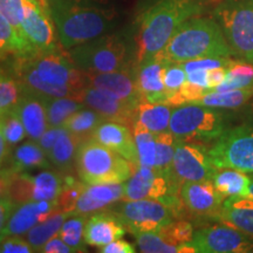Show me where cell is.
Wrapping results in <instances>:
<instances>
[{
	"instance_id": "cell-1",
	"label": "cell",
	"mask_w": 253,
	"mask_h": 253,
	"mask_svg": "<svg viewBox=\"0 0 253 253\" xmlns=\"http://www.w3.org/2000/svg\"><path fill=\"white\" fill-rule=\"evenodd\" d=\"M47 6L66 49L103 36L115 23L116 12L103 0H47Z\"/></svg>"
},
{
	"instance_id": "cell-2",
	"label": "cell",
	"mask_w": 253,
	"mask_h": 253,
	"mask_svg": "<svg viewBox=\"0 0 253 253\" xmlns=\"http://www.w3.org/2000/svg\"><path fill=\"white\" fill-rule=\"evenodd\" d=\"M201 9L196 0H156L141 14L136 62L162 52L178 27Z\"/></svg>"
},
{
	"instance_id": "cell-3",
	"label": "cell",
	"mask_w": 253,
	"mask_h": 253,
	"mask_svg": "<svg viewBox=\"0 0 253 253\" xmlns=\"http://www.w3.org/2000/svg\"><path fill=\"white\" fill-rule=\"evenodd\" d=\"M160 53L168 61L178 63L201 58L233 56L218 21L197 15L183 23Z\"/></svg>"
},
{
	"instance_id": "cell-4",
	"label": "cell",
	"mask_w": 253,
	"mask_h": 253,
	"mask_svg": "<svg viewBox=\"0 0 253 253\" xmlns=\"http://www.w3.org/2000/svg\"><path fill=\"white\" fill-rule=\"evenodd\" d=\"M136 167L93 137L81 142L78 148V172L87 184L125 183Z\"/></svg>"
},
{
	"instance_id": "cell-5",
	"label": "cell",
	"mask_w": 253,
	"mask_h": 253,
	"mask_svg": "<svg viewBox=\"0 0 253 253\" xmlns=\"http://www.w3.org/2000/svg\"><path fill=\"white\" fill-rule=\"evenodd\" d=\"M226 130L225 115L214 108L185 103L172 109L169 131L179 140L209 143Z\"/></svg>"
},
{
	"instance_id": "cell-6",
	"label": "cell",
	"mask_w": 253,
	"mask_h": 253,
	"mask_svg": "<svg viewBox=\"0 0 253 253\" xmlns=\"http://www.w3.org/2000/svg\"><path fill=\"white\" fill-rule=\"evenodd\" d=\"M75 66L86 73H109L128 69L126 41L118 34H103L68 49Z\"/></svg>"
},
{
	"instance_id": "cell-7",
	"label": "cell",
	"mask_w": 253,
	"mask_h": 253,
	"mask_svg": "<svg viewBox=\"0 0 253 253\" xmlns=\"http://www.w3.org/2000/svg\"><path fill=\"white\" fill-rule=\"evenodd\" d=\"M214 15L233 56L253 63V0H223Z\"/></svg>"
},
{
	"instance_id": "cell-8",
	"label": "cell",
	"mask_w": 253,
	"mask_h": 253,
	"mask_svg": "<svg viewBox=\"0 0 253 253\" xmlns=\"http://www.w3.org/2000/svg\"><path fill=\"white\" fill-rule=\"evenodd\" d=\"M218 169L231 168L253 173V126L249 125L227 129L209 149Z\"/></svg>"
},
{
	"instance_id": "cell-9",
	"label": "cell",
	"mask_w": 253,
	"mask_h": 253,
	"mask_svg": "<svg viewBox=\"0 0 253 253\" xmlns=\"http://www.w3.org/2000/svg\"><path fill=\"white\" fill-rule=\"evenodd\" d=\"M217 170L203 144L177 138L172 160V173L177 182L212 181Z\"/></svg>"
},
{
	"instance_id": "cell-10",
	"label": "cell",
	"mask_w": 253,
	"mask_h": 253,
	"mask_svg": "<svg viewBox=\"0 0 253 253\" xmlns=\"http://www.w3.org/2000/svg\"><path fill=\"white\" fill-rule=\"evenodd\" d=\"M36 71L43 81L56 86H66L84 90L87 84L86 73L79 69L68 54L58 52L38 53L30 58H21Z\"/></svg>"
},
{
	"instance_id": "cell-11",
	"label": "cell",
	"mask_w": 253,
	"mask_h": 253,
	"mask_svg": "<svg viewBox=\"0 0 253 253\" xmlns=\"http://www.w3.org/2000/svg\"><path fill=\"white\" fill-rule=\"evenodd\" d=\"M118 217L132 233L160 231L173 221L175 213L158 199L126 201L119 209Z\"/></svg>"
},
{
	"instance_id": "cell-12",
	"label": "cell",
	"mask_w": 253,
	"mask_h": 253,
	"mask_svg": "<svg viewBox=\"0 0 253 253\" xmlns=\"http://www.w3.org/2000/svg\"><path fill=\"white\" fill-rule=\"evenodd\" d=\"M188 244L198 253H246L253 251L248 233L227 225H212L195 231Z\"/></svg>"
},
{
	"instance_id": "cell-13",
	"label": "cell",
	"mask_w": 253,
	"mask_h": 253,
	"mask_svg": "<svg viewBox=\"0 0 253 253\" xmlns=\"http://www.w3.org/2000/svg\"><path fill=\"white\" fill-rule=\"evenodd\" d=\"M7 194L15 203L30 201H56L63 188V179L53 171H41L37 175L11 173Z\"/></svg>"
},
{
	"instance_id": "cell-14",
	"label": "cell",
	"mask_w": 253,
	"mask_h": 253,
	"mask_svg": "<svg viewBox=\"0 0 253 253\" xmlns=\"http://www.w3.org/2000/svg\"><path fill=\"white\" fill-rule=\"evenodd\" d=\"M23 31L36 54L56 49V28L43 0H25Z\"/></svg>"
},
{
	"instance_id": "cell-15",
	"label": "cell",
	"mask_w": 253,
	"mask_h": 253,
	"mask_svg": "<svg viewBox=\"0 0 253 253\" xmlns=\"http://www.w3.org/2000/svg\"><path fill=\"white\" fill-rule=\"evenodd\" d=\"M177 183L154 168L137 166L125 182V201L160 199L163 196L177 194Z\"/></svg>"
},
{
	"instance_id": "cell-16",
	"label": "cell",
	"mask_w": 253,
	"mask_h": 253,
	"mask_svg": "<svg viewBox=\"0 0 253 253\" xmlns=\"http://www.w3.org/2000/svg\"><path fill=\"white\" fill-rule=\"evenodd\" d=\"M169 62L158 53L137 63L135 75L142 100L151 103H167L169 94L164 87L163 69Z\"/></svg>"
},
{
	"instance_id": "cell-17",
	"label": "cell",
	"mask_w": 253,
	"mask_h": 253,
	"mask_svg": "<svg viewBox=\"0 0 253 253\" xmlns=\"http://www.w3.org/2000/svg\"><path fill=\"white\" fill-rule=\"evenodd\" d=\"M86 73V72H84ZM87 84L112 94L137 107L142 100L134 71H116L109 73H86Z\"/></svg>"
},
{
	"instance_id": "cell-18",
	"label": "cell",
	"mask_w": 253,
	"mask_h": 253,
	"mask_svg": "<svg viewBox=\"0 0 253 253\" xmlns=\"http://www.w3.org/2000/svg\"><path fill=\"white\" fill-rule=\"evenodd\" d=\"M82 102L108 121L123 123L129 128L134 126L137 107L130 102L90 86L84 89Z\"/></svg>"
},
{
	"instance_id": "cell-19",
	"label": "cell",
	"mask_w": 253,
	"mask_h": 253,
	"mask_svg": "<svg viewBox=\"0 0 253 253\" xmlns=\"http://www.w3.org/2000/svg\"><path fill=\"white\" fill-rule=\"evenodd\" d=\"M184 207L196 214H216L226 197L218 191L212 181L184 182L179 189Z\"/></svg>"
},
{
	"instance_id": "cell-20",
	"label": "cell",
	"mask_w": 253,
	"mask_h": 253,
	"mask_svg": "<svg viewBox=\"0 0 253 253\" xmlns=\"http://www.w3.org/2000/svg\"><path fill=\"white\" fill-rule=\"evenodd\" d=\"M91 136L101 144L121 155L126 161L138 166L134 134L128 126L120 122L103 121Z\"/></svg>"
},
{
	"instance_id": "cell-21",
	"label": "cell",
	"mask_w": 253,
	"mask_h": 253,
	"mask_svg": "<svg viewBox=\"0 0 253 253\" xmlns=\"http://www.w3.org/2000/svg\"><path fill=\"white\" fill-rule=\"evenodd\" d=\"M13 109L23 122L27 136L32 141L39 140L43 132L49 128L42 95L25 89L24 87L21 99Z\"/></svg>"
},
{
	"instance_id": "cell-22",
	"label": "cell",
	"mask_w": 253,
	"mask_h": 253,
	"mask_svg": "<svg viewBox=\"0 0 253 253\" xmlns=\"http://www.w3.org/2000/svg\"><path fill=\"white\" fill-rule=\"evenodd\" d=\"M125 197L123 183L87 184L84 183L81 195L75 204L73 216L87 214L106 209Z\"/></svg>"
},
{
	"instance_id": "cell-23",
	"label": "cell",
	"mask_w": 253,
	"mask_h": 253,
	"mask_svg": "<svg viewBox=\"0 0 253 253\" xmlns=\"http://www.w3.org/2000/svg\"><path fill=\"white\" fill-rule=\"evenodd\" d=\"M126 230L118 214L97 213L91 216L84 225V239L87 245L102 248L114 240L122 238Z\"/></svg>"
},
{
	"instance_id": "cell-24",
	"label": "cell",
	"mask_w": 253,
	"mask_h": 253,
	"mask_svg": "<svg viewBox=\"0 0 253 253\" xmlns=\"http://www.w3.org/2000/svg\"><path fill=\"white\" fill-rule=\"evenodd\" d=\"M216 216L224 224L253 237V198L248 196L226 197Z\"/></svg>"
},
{
	"instance_id": "cell-25",
	"label": "cell",
	"mask_w": 253,
	"mask_h": 253,
	"mask_svg": "<svg viewBox=\"0 0 253 253\" xmlns=\"http://www.w3.org/2000/svg\"><path fill=\"white\" fill-rule=\"evenodd\" d=\"M172 107L164 103L141 101L136 109L135 123H138L154 134L169 130Z\"/></svg>"
},
{
	"instance_id": "cell-26",
	"label": "cell",
	"mask_w": 253,
	"mask_h": 253,
	"mask_svg": "<svg viewBox=\"0 0 253 253\" xmlns=\"http://www.w3.org/2000/svg\"><path fill=\"white\" fill-rule=\"evenodd\" d=\"M40 221H43V218L38 209L37 201L21 203L18 208L14 209L9 217L7 225L5 227V238L8 236H21L27 233Z\"/></svg>"
},
{
	"instance_id": "cell-27",
	"label": "cell",
	"mask_w": 253,
	"mask_h": 253,
	"mask_svg": "<svg viewBox=\"0 0 253 253\" xmlns=\"http://www.w3.org/2000/svg\"><path fill=\"white\" fill-rule=\"evenodd\" d=\"M253 97V89L211 90L195 101V104L214 109H237L245 106Z\"/></svg>"
},
{
	"instance_id": "cell-28",
	"label": "cell",
	"mask_w": 253,
	"mask_h": 253,
	"mask_svg": "<svg viewBox=\"0 0 253 253\" xmlns=\"http://www.w3.org/2000/svg\"><path fill=\"white\" fill-rule=\"evenodd\" d=\"M251 179L252 177L246 175V172L231 168H223L218 169L214 173L212 183L221 195L231 197V196H245Z\"/></svg>"
},
{
	"instance_id": "cell-29",
	"label": "cell",
	"mask_w": 253,
	"mask_h": 253,
	"mask_svg": "<svg viewBox=\"0 0 253 253\" xmlns=\"http://www.w3.org/2000/svg\"><path fill=\"white\" fill-rule=\"evenodd\" d=\"M46 153L40 145L33 142H25L15 148L12 156V171L13 173L24 172L27 169L33 168L48 167Z\"/></svg>"
},
{
	"instance_id": "cell-30",
	"label": "cell",
	"mask_w": 253,
	"mask_h": 253,
	"mask_svg": "<svg viewBox=\"0 0 253 253\" xmlns=\"http://www.w3.org/2000/svg\"><path fill=\"white\" fill-rule=\"evenodd\" d=\"M68 216H71V214L56 210L47 219L40 221L36 226L32 227L26 233V240L36 251H41L39 249H42L43 245L52 237L58 235L60 227H61L63 221L67 219Z\"/></svg>"
},
{
	"instance_id": "cell-31",
	"label": "cell",
	"mask_w": 253,
	"mask_h": 253,
	"mask_svg": "<svg viewBox=\"0 0 253 253\" xmlns=\"http://www.w3.org/2000/svg\"><path fill=\"white\" fill-rule=\"evenodd\" d=\"M11 53L19 55L20 58H30L36 55L33 48L19 37L17 31L8 23L7 19L0 13V58Z\"/></svg>"
},
{
	"instance_id": "cell-32",
	"label": "cell",
	"mask_w": 253,
	"mask_h": 253,
	"mask_svg": "<svg viewBox=\"0 0 253 253\" xmlns=\"http://www.w3.org/2000/svg\"><path fill=\"white\" fill-rule=\"evenodd\" d=\"M49 126H62L66 120L86 104L72 97L42 96Z\"/></svg>"
},
{
	"instance_id": "cell-33",
	"label": "cell",
	"mask_w": 253,
	"mask_h": 253,
	"mask_svg": "<svg viewBox=\"0 0 253 253\" xmlns=\"http://www.w3.org/2000/svg\"><path fill=\"white\" fill-rule=\"evenodd\" d=\"M106 119L100 113L94 109H80L66 120L63 123V128L72 134L84 137V136L93 135L95 129L99 126Z\"/></svg>"
},
{
	"instance_id": "cell-34",
	"label": "cell",
	"mask_w": 253,
	"mask_h": 253,
	"mask_svg": "<svg viewBox=\"0 0 253 253\" xmlns=\"http://www.w3.org/2000/svg\"><path fill=\"white\" fill-rule=\"evenodd\" d=\"M155 138H156V162L154 169L176 181L172 173V160L177 138L169 130L155 134Z\"/></svg>"
},
{
	"instance_id": "cell-35",
	"label": "cell",
	"mask_w": 253,
	"mask_h": 253,
	"mask_svg": "<svg viewBox=\"0 0 253 253\" xmlns=\"http://www.w3.org/2000/svg\"><path fill=\"white\" fill-rule=\"evenodd\" d=\"M81 142V137L65 129V131L58 138L47 156L49 157L54 166L63 169L71 164L73 158L77 157L78 148Z\"/></svg>"
},
{
	"instance_id": "cell-36",
	"label": "cell",
	"mask_w": 253,
	"mask_h": 253,
	"mask_svg": "<svg viewBox=\"0 0 253 253\" xmlns=\"http://www.w3.org/2000/svg\"><path fill=\"white\" fill-rule=\"evenodd\" d=\"M136 150H137L138 166L155 168L156 162V138L155 134L138 123L132 126Z\"/></svg>"
},
{
	"instance_id": "cell-37",
	"label": "cell",
	"mask_w": 253,
	"mask_h": 253,
	"mask_svg": "<svg viewBox=\"0 0 253 253\" xmlns=\"http://www.w3.org/2000/svg\"><path fill=\"white\" fill-rule=\"evenodd\" d=\"M84 217L81 214H78V217L68 218L63 221V224L60 227L58 236L68 246H71L73 251H84Z\"/></svg>"
},
{
	"instance_id": "cell-38",
	"label": "cell",
	"mask_w": 253,
	"mask_h": 253,
	"mask_svg": "<svg viewBox=\"0 0 253 253\" xmlns=\"http://www.w3.org/2000/svg\"><path fill=\"white\" fill-rule=\"evenodd\" d=\"M138 251L144 253H175L178 252V245L171 244L160 235V232L135 233Z\"/></svg>"
},
{
	"instance_id": "cell-39",
	"label": "cell",
	"mask_w": 253,
	"mask_h": 253,
	"mask_svg": "<svg viewBox=\"0 0 253 253\" xmlns=\"http://www.w3.org/2000/svg\"><path fill=\"white\" fill-rule=\"evenodd\" d=\"M0 129H1L5 140L9 145L18 144L27 136L23 122L19 119L14 109L0 113Z\"/></svg>"
},
{
	"instance_id": "cell-40",
	"label": "cell",
	"mask_w": 253,
	"mask_h": 253,
	"mask_svg": "<svg viewBox=\"0 0 253 253\" xmlns=\"http://www.w3.org/2000/svg\"><path fill=\"white\" fill-rule=\"evenodd\" d=\"M84 186V183L77 182L73 177H67L63 181V188L55 201L58 210L73 216L75 204H77L79 196L81 195Z\"/></svg>"
},
{
	"instance_id": "cell-41",
	"label": "cell",
	"mask_w": 253,
	"mask_h": 253,
	"mask_svg": "<svg viewBox=\"0 0 253 253\" xmlns=\"http://www.w3.org/2000/svg\"><path fill=\"white\" fill-rule=\"evenodd\" d=\"M157 232H160V235L171 244L179 245L191 242L195 231L192 224L189 221L173 220Z\"/></svg>"
},
{
	"instance_id": "cell-42",
	"label": "cell",
	"mask_w": 253,
	"mask_h": 253,
	"mask_svg": "<svg viewBox=\"0 0 253 253\" xmlns=\"http://www.w3.org/2000/svg\"><path fill=\"white\" fill-rule=\"evenodd\" d=\"M24 4L25 0H0V13L7 19L8 23L13 26L15 31H17L19 37H20L25 42H27L28 45H30V42L27 41L23 31Z\"/></svg>"
},
{
	"instance_id": "cell-43",
	"label": "cell",
	"mask_w": 253,
	"mask_h": 253,
	"mask_svg": "<svg viewBox=\"0 0 253 253\" xmlns=\"http://www.w3.org/2000/svg\"><path fill=\"white\" fill-rule=\"evenodd\" d=\"M23 93V84L0 75V113L13 109Z\"/></svg>"
},
{
	"instance_id": "cell-44",
	"label": "cell",
	"mask_w": 253,
	"mask_h": 253,
	"mask_svg": "<svg viewBox=\"0 0 253 253\" xmlns=\"http://www.w3.org/2000/svg\"><path fill=\"white\" fill-rule=\"evenodd\" d=\"M188 80L186 72L178 62H169L163 69V82L169 96L182 88ZM169 99V97H168ZM168 101V100H167Z\"/></svg>"
},
{
	"instance_id": "cell-45",
	"label": "cell",
	"mask_w": 253,
	"mask_h": 253,
	"mask_svg": "<svg viewBox=\"0 0 253 253\" xmlns=\"http://www.w3.org/2000/svg\"><path fill=\"white\" fill-rule=\"evenodd\" d=\"M36 250L27 240L21 239L19 236H8L1 242L2 253H32Z\"/></svg>"
},
{
	"instance_id": "cell-46",
	"label": "cell",
	"mask_w": 253,
	"mask_h": 253,
	"mask_svg": "<svg viewBox=\"0 0 253 253\" xmlns=\"http://www.w3.org/2000/svg\"><path fill=\"white\" fill-rule=\"evenodd\" d=\"M63 131H65V128H63V126H49V128L43 132L39 140L37 141L38 144L40 145L41 149L45 151L46 155L49 154L53 145L55 144V142L58 141V138L61 136Z\"/></svg>"
},
{
	"instance_id": "cell-47",
	"label": "cell",
	"mask_w": 253,
	"mask_h": 253,
	"mask_svg": "<svg viewBox=\"0 0 253 253\" xmlns=\"http://www.w3.org/2000/svg\"><path fill=\"white\" fill-rule=\"evenodd\" d=\"M15 209V202L11 198H1L0 197V242L5 238L4 232L5 227L7 225V221L11 217L12 212Z\"/></svg>"
},
{
	"instance_id": "cell-48",
	"label": "cell",
	"mask_w": 253,
	"mask_h": 253,
	"mask_svg": "<svg viewBox=\"0 0 253 253\" xmlns=\"http://www.w3.org/2000/svg\"><path fill=\"white\" fill-rule=\"evenodd\" d=\"M100 251L102 253H135L136 250L130 243L120 238L100 248Z\"/></svg>"
},
{
	"instance_id": "cell-49",
	"label": "cell",
	"mask_w": 253,
	"mask_h": 253,
	"mask_svg": "<svg viewBox=\"0 0 253 253\" xmlns=\"http://www.w3.org/2000/svg\"><path fill=\"white\" fill-rule=\"evenodd\" d=\"M41 252L45 253H69V252H74L71 246H68L66 244L63 240L60 238V237L56 235L54 237H52L48 242L43 245V248L41 249Z\"/></svg>"
},
{
	"instance_id": "cell-50",
	"label": "cell",
	"mask_w": 253,
	"mask_h": 253,
	"mask_svg": "<svg viewBox=\"0 0 253 253\" xmlns=\"http://www.w3.org/2000/svg\"><path fill=\"white\" fill-rule=\"evenodd\" d=\"M186 77H188V81L191 82V84L210 90V87H209V71H207V69H196V71L188 72Z\"/></svg>"
},
{
	"instance_id": "cell-51",
	"label": "cell",
	"mask_w": 253,
	"mask_h": 253,
	"mask_svg": "<svg viewBox=\"0 0 253 253\" xmlns=\"http://www.w3.org/2000/svg\"><path fill=\"white\" fill-rule=\"evenodd\" d=\"M226 68H216L209 71V87H210V90H213L214 88L219 86V84L225 80L226 78Z\"/></svg>"
},
{
	"instance_id": "cell-52",
	"label": "cell",
	"mask_w": 253,
	"mask_h": 253,
	"mask_svg": "<svg viewBox=\"0 0 253 253\" xmlns=\"http://www.w3.org/2000/svg\"><path fill=\"white\" fill-rule=\"evenodd\" d=\"M6 145H7V142H6L5 136H4V134H2L1 129H0V166H1L2 161H4V158H5Z\"/></svg>"
},
{
	"instance_id": "cell-53",
	"label": "cell",
	"mask_w": 253,
	"mask_h": 253,
	"mask_svg": "<svg viewBox=\"0 0 253 253\" xmlns=\"http://www.w3.org/2000/svg\"><path fill=\"white\" fill-rule=\"evenodd\" d=\"M245 120H246V125L253 126V101L248 104L245 109Z\"/></svg>"
},
{
	"instance_id": "cell-54",
	"label": "cell",
	"mask_w": 253,
	"mask_h": 253,
	"mask_svg": "<svg viewBox=\"0 0 253 253\" xmlns=\"http://www.w3.org/2000/svg\"><path fill=\"white\" fill-rule=\"evenodd\" d=\"M7 188H8V182L6 181L4 176L0 175V197H1L5 192L7 194Z\"/></svg>"
},
{
	"instance_id": "cell-55",
	"label": "cell",
	"mask_w": 253,
	"mask_h": 253,
	"mask_svg": "<svg viewBox=\"0 0 253 253\" xmlns=\"http://www.w3.org/2000/svg\"><path fill=\"white\" fill-rule=\"evenodd\" d=\"M245 196H248V197L253 198V177H252V179H251V183H250V186H249V189H248V192H246Z\"/></svg>"
},
{
	"instance_id": "cell-56",
	"label": "cell",
	"mask_w": 253,
	"mask_h": 253,
	"mask_svg": "<svg viewBox=\"0 0 253 253\" xmlns=\"http://www.w3.org/2000/svg\"><path fill=\"white\" fill-rule=\"evenodd\" d=\"M0 252H1V242H0Z\"/></svg>"
}]
</instances>
